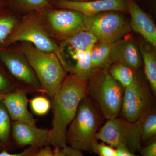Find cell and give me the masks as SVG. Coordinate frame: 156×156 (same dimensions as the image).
<instances>
[{
    "label": "cell",
    "mask_w": 156,
    "mask_h": 156,
    "mask_svg": "<svg viewBox=\"0 0 156 156\" xmlns=\"http://www.w3.org/2000/svg\"><path fill=\"white\" fill-rule=\"evenodd\" d=\"M88 81L73 74L67 75L58 91L51 98L53 112L52 128L49 130V142L54 147L67 146L68 126L74 118L81 101L87 95Z\"/></svg>",
    "instance_id": "1"
},
{
    "label": "cell",
    "mask_w": 156,
    "mask_h": 156,
    "mask_svg": "<svg viewBox=\"0 0 156 156\" xmlns=\"http://www.w3.org/2000/svg\"><path fill=\"white\" fill-rule=\"evenodd\" d=\"M104 119L95 102L88 95L84 97L66 131L67 144L73 148L92 153L98 142L97 133Z\"/></svg>",
    "instance_id": "2"
},
{
    "label": "cell",
    "mask_w": 156,
    "mask_h": 156,
    "mask_svg": "<svg viewBox=\"0 0 156 156\" xmlns=\"http://www.w3.org/2000/svg\"><path fill=\"white\" fill-rule=\"evenodd\" d=\"M26 56L33 69L44 94L50 98L61 87L67 76L56 54L45 53L26 42L17 47Z\"/></svg>",
    "instance_id": "3"
},
{
    "label": "cell",
    "mask_w": 156,
    "mask_h": 156,
    "mask_svg": "<svg viewBox=\"0 0 156 156\" xmlns=\"http://www.w3.org/2000/svg\"><path fill=\"white\" fill-rule=\"evenodd\" d=\"M124 88L112 77L108 70L94 69L87 82V95L97 105L107 120L119 117Z\"/></svg>",
    "instance_id": "4"
},
{
    "label": "cell",
    "mask_w": 156,
    "mask_h": 156,
    "mask_svg": "<svg viewBox=\"0 0 156 156\" xmlns=\"http://www.w3.org/2000/svg\"><path fill=\"white\" fill-rule=\"evenodd\" d=\"M18 42L29 43L42 52L56 54L65 70L67 73L70 71L71 67L64 57L63 50L46 31L39 12L27 14L21 18L9 37L6 48Z\"/></svg>",
    "instance_id": "5"
},
{
    "label": "cell",
    "mask_w": 156,
    "mask_h": 156,
    "mask_svg": "<svg viewBox=\"0 0 156 156\" xmlns=\"http://www.w3.org/2000/svg\"><path fill=\"white\" fill-rule=\"evenodd\" d=\"M122 13L109 11L85 15V30L92 33L98 41L112 44L132 31L130 21Z\"/></svg>",
    "instance_id": "6"
},
{
    "label": "cell",
    "mask_w": 156,
    "mask_h": 156,
    "mask_svg": "<svg viewBox=\"0 0 156 156\" xmlns=\"http://www.w3.org/2000/svg\"><path fill=\"white\" fill-rule=\"evenodd\" d=\"M98 139L112 147L127 148L131 152H139L142 147L141 136L136 122L121 117L107 120L97 133Z\"/></svg>",
    "instance_id": "7"
},
{
    "label": "cell",
    "mask_w": 156,
    "mask_h": 156,
    "mask_svg": "<svg viewBox=\"0 0 156 156\" xmlns=\"http://www.w3.org/2000/svg\"><path fill=\"white\" fill-rule=\"evenodd\" d=\"M39 13L44 27L54 41H63L85 30V15L79 11L68 9H46Z\"/></svg>",
    "instance_id": "8"
},
{
    "label": "cell",
    "mask_w": 156,
    "mask_h": 156,
    "mask_svg": "<svg viewBox=\"0 0 156 156\" xmlns=\"http://www.w3.org/2000/svg\"><path fill=\"white\" fill-rule=\"evenodd\" d=\"M0 63L27 93L44 94L37 76L28 60L18 48L0 50Z\"/></svg>",
    "instance_id": "9"
},
{
    "label": "cell",
    "mask_w": 156,
    "mask_h": 156,
    "mask_svg": "<svg viewBox=\"0 0 156 156\" xmlns=\"http://www.w3.org/2000/svg\"><path fill=\"white\" fill-rule=\"evenodd\" d=\"M148 85L138 74L131 85L124 88L120 117L135 122L144 112L155 105V97Z\"/></svg>",
    "instance_id": "10"
},
{
    "label": "cell",
    "mask_w": 156,
    "mask_h": 156,
    "mask_svg": "<svg viewBox=\"0 0 156 156\" xmlns=\"http://www.w3.org/2000/svg\"><path fill=\"white\" fill-rule=\"evenodd\" d=\"M11 138L14 147L18 148L29 146L41 148L50 145L48 129L25 122L12 121Z\"/></svg>",
    "instance_id": "11"
},
{
    "label": "cell",
    "mask_w": 156,
    "mask_h": 156,
    "mask_svg": "<svg viewBox=\"0 0 156 156\" xmlns=\"http://www.w3.org/2000/svg\"><path fill=\"white\" fill-rule=\"evenodd\" d=\"M55 3L59 9L75 10L86 16L105 11L128 13L126 0H93L83 2L58 0L55 1Z\"/></svg>",
    "instance_id": "12"
},
{
    "label": "cell",
    "mask_w": 156,
    "mask_h": 156,
    "mask_svg": "<svg viewBox=\"0 0 156 156\" xmlns=\"http://www.w3.org/2000/svg\"><path fill=\"white\" fill-rule=\"evenodd\" d=\"M111 45V64L120 63L138 71L142 60L139 48L133 40L123 37Z\"/></svg>",
    "instance_id": "13"
},
{
    "label": "cell",
    "mask_w": 156,
    "mask_h": 156,
    "mask_svg": "<svg viewBox=\"0 0 156 156\" xmlns=\"http://www.w3.org/2000/svg\"><path fill=\"white\" fill-rule=\"evenodd\" d=\"M27 92L19 89L0 97V101L4 105L12 121L25 122L36 125L37 120L29 111Z\"/></svg>",
    "instance_id": "14"
},
{
    "label": "cell",
    "mask_w": 156,
    "mask_h": 156,
    "mask_svg": "<svg viewBox=\"0 0 156 156\" xmlns=\"http://www.w3.org/2000/svg\"><path fill=\"white\" fill-rule=\"evenodd\" d=\"M131 15V30L141 35L147 42L156 48V27L153 20L134 0H126Z\"/></svg>",
    "instance_id": "15"
},
{
    "label": "cell",
    "mask_w": 156,
    "mask_h": 156,
    "mask_svg": "<svg viewBox=\"0 0 156 156\" xmlns=\"http://www.w3.org/2000/svg\"><path fill=\"white\" fill-rule=\"evenodd\" d=\"M139 50L144 64V72L149 85L155 97L156 95V56L154 49L148 43L142 42Z\"/></svg>",
    "instance_id": "16"
},
{
    "label": "cell",
    "mask_w": 156,
    "mask_h": 156,
    "mask_svg": "<svg viewBox=\"0 0 156 156\" xmlns=\"http://www.w3.org/2000/svg\"><path fill=\"white\" fill-rule=\"evenodd\" d=\"M135 122L140 133L143 147L156 137L155 105L144 112Z\"/></svg>",
    "instance_id": "17"
},
{
    "label": "cell",
    "mask_w": 156,
    "mask_h": 156,
    "mask_svg": "<svg viewBox=\"0 0 156 156\" xmlns=\"http://www.w3.org/2000/svg\"><path fill=\"white\" fill-rule=\"evenodd\" d=\"M98 42L92 33L83 30L62 42L59 46L63 51V49L67 47L69 52H85Z\"/></svg>",
    "instance_id": "18"
},
{
    "label": "cell",
    "mask_w": 156,
    "mask_h": 156,
    "mask_svg": "<svg viewBox=\"0 0 156 156\" xmlns=\"http://www.w3.org/2000/svg\"><path fill=\"white\" fill-rule=\"evenodd\" d=\"M12 122L5 108L0 101V152H11L15 148L11 138Z\"/></svg>",
    "instance_id": "19"
},
{
    "label": "cell",
    "mask_w": 156,
    "mask_h": 156,
    "mask_svg": "<svg viewBox=\"0 0 156 156\" xmlns=\"http://www.w3.org/2000/svg\"><path fill=\"white\" fill-rule=\"evenodd\" d=\"M111 48V44L100 42L93 46L90 52L91 64L93 69H109L111 65L110 62Z\"/></svg>",
    "instance_id": "20"
},
{
    "label": "cell",
    "mask_w": 156,
    "mask_h": 156,
    "mask_svg": "<svg viewBox=\"0 0 156 156\" xmlns=\"http://www.w3.org/2000/svg\"><path fill=\"white\" fill-rule=\"evenodd\" d=\"M20 19L14 13H0V50L6 48L9 37Z\"/></svg>",
    "instance_id": "21"
},
{
    "label": "cell",
    "mask_w": 156,
    "mask_h": 156,
    "mask_svg": "<svg viewBox=\"0 0 156 156\" xmlns=\"http://www.w3.org/2000/svg\"><path fill=\"white\" fill-rule=\"evenodd\" d=\"M108 71L112 77L119 83L124 88L131 85L136 80L138 75L137 72L120 63L112 64Z\"/></svg>",
    "instance_id": "22"
},
{
    "label": "cell",
    "mask_w": 156,
    "mask_h": 156,
    "mask_svg": "<svg viewBox=\"0 0 156 156\" xmlns=\"http://www.w3.org/2000/svg\"><path fill=\"white\" fill-rule=\"evenodd\" d=\"M93 47L86 51L83 57L76 61L74 67H72L70 73L83 80L88 81L90 78L93 69L91 64L90 52Z\"/></svg>",
    "instance_id": "23"
},
{
    "label": "cell",
    "mask_w": 156,
    "mask_h": 156,
    "mask_svg": "<svg viewBox=\"0 0 156 156\" xmlns=\"http://www.w3.org/2000/svg\"><path fill=\"white\" fill-rule=\"evenodd\" d=\"M29 103L32 111L38 116L47 115L51 109V101L46 95H37L29 100Z\"/></svg>",
    "instance_id": "24"
},
{
    "label": "cell",
    "mask_w": 156,
    "mask_h": 156,
    "mask_svg": "<svg viewBox=\"0 0 156 156\" xmlns=\"http://www.w3.org/2000/svg\"><path fill=\"white\" fill-rule=\"evenodd\" d=\"M19 88L18 83L0 63V97Z\"/></svg>",
    "instance_id": "25"
},
{
    "label": "cell",
    "mask_w": 156,
    "mask_h": 156,
    "mask_svg": "<svg viewBox=\"0 0 156 156\" xmlns=\"http://www.w3.org/2000/svg\"><path fill=\"white\" fill-rule=\"evenodd\" d=\"M13 2L20 10L24 11H34L40 13L50 6L48 0H13Z\"/></svg>",
    "instance_id": "26"
},
{
    "label": "cell",
    "mask_w": 156,
    "mask_h": 156,
    "mask_svg": "<svg viewBox=\"0 0 156 156\" xmlns=\"http://www.w3.org/2000/svg\"><path fill=\"white\" fill-rule=\"evenodd\" d=\"M92 153L97 154L98 156H117L116 148L104 142L96 144L92 148Z\"/></svg>",
    "instance_id": "27"
},
{
    "label": "cell",
    "mask_w": 156,
    "mask_h": 156,
    "mask_svg": "<svg viewBox=\"0 0 156 156\" xmlns=\"http://www.w3.org/2000/svg\"><path fill=\"white\" fill-rule=\"evenodd\" d=\"M40 148L35 147H27L22 151L17 154H12L7 151L0 152V156H33L36 153Z\"/></svg>",
    "instance_id": "28"
},
{
    "label": "cell",
    "mask_w": 156,
    "mask_h": 156,
    "mask_svg": "<svg viewBox=\"0 0 156 156\" xmlns=\"http://www.w3.org/2000/svg\"><path fill=\"white\" fill-rule=\"evenodd\" d=\"M139 153L140 156H156V137L143 146Z\"/></svg>",
    "instance_id": "29"
},
{
    "label": "cell",
    "mask_w": 156,
    "mask_h": 156,
    "mask_svg": "<svg viewBox=\"0 0 156 156\" xmlns=\"http://www.w3.org/2000/svg\"><path fill=\"white\" fill-rule=\"evenodd\" d=\"M33 156H54L53 149L51 146L48 145L40 148L38 151Z\"/></svg>",
    "instance_id": "30"
},
{
    "label": "cell",
    "mask_w": 156,
    "mask_h": 156,
    "mask_svg": "<svg viewBox=\"0 0 156 156\" xmlns=\"http://www.w3.org/2000/svg\"><path fill=\"white\" fill-rule=\"evenodd\" d=\"M63 149L66 156H85L82 153V151L73 148L68 146Z\"/></svg>",
    "instance_id": "31"
},
{
    "label": "cell",
    "mask_w": 156,
    "mask_h": 156,
    "mask_svg": "<svg viewBox=\"0 0 156 156\" xmlns=\"http://www.w3.org/2000/svg\"><path fill=\"white\" fill-rule=\"evenodd\" d=\"M117 151V156H140V155L131 152L127 148L119 147L116 148Z\"/></svg>",
    "instance_id": "32"
},
{
    "label": "cell",
    "mask_w": 156,
    "mask_h": 156,
    "mask_svg": "<svg viewBox=\"0 0 156 156\" xmlns=\"http://www.w3.org/2000/svg\"><path fill=\"white\" fill-rule=\"evenodd\" d=\"M54 156H66L63 148L54 147L53 149Z\"/></svg>",
    "instance_id": "33"
},
{
    "label": "cell",
    "mask_w": 156,
    "mask_h": 156,
    "mask_svg": "<svg viewBox=\"0 0 156 156\" xmlns=\"http://www.w3.org/2000/svg\"><path fill=\"white\" fill-rule=\"evenodd\" d=\"M48 1H49V2H50V1H58V0H48ZM68 1H74V2H88V1H93V0H68Z\"/></svg>",
    "instance_id": "34"
}]
</instances>
